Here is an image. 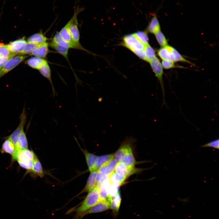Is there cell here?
<instances>
[{"mask_svg":"<svg viewBox=\"0 0 219 219\" xmlns=\"http://www.w3.org/2000/svg\"><path fill=\"white\" fill-rule=\"evenodd\" d=\"M27 63L32 68L39 70L47 62L43 58L37 57H33L27 61Z\"/></svg>","mask_w":219,"mask_h":219,"instance_id":"obj_17","label":"cell"},{"mask_svg":"<svg viewBox=\"0 0 219 219\" xmlns=\"http://www.w3.org/2000/svg\"><path fill=\"white\" fill-rule=\"evenodd\" d=\"M27 119L26 114L25 108L20 116V122L17 128L8 137L16 146L22 132L24 131V126Z\"/></svg>","mask_w":219,"mask_h":219,"instance_id":"obj_5","label":"cell"},{"mask_svg":"<svg viewBox=\"0 0 219 219\" xmlns=\"http://www.w3.org/2000/svg\"><path fill=\"white\" fill-rule=\"evenodd\" d=\"M96 171L90 172V174L88 179L86 185L83 190V192H88L92 190L96 186Z\"/></svg>","mask_w":219,"mask_h":219,"instance_id":"obj_20","label":"cell"},{"mask_svg":"<svg viewBox=\"0 0 219 219\" xmlns=\"http://www.w3.org/2000/svg\"><path fill=\"white\" fill-rule=\"evenodd\" d=\"M148 29L150 32L155 34L160 31V26L156 15L154 16L151 19L148 26Z\"/></svg>","mask_w":219,"mask_h":219,"instance_id":"obj_26","label":"cell"},{"mask_svg":"<svg viewBox=\"0 0 219 219\" xmlns=\"http://www.w3.org/2000/svg\"><path fill=\"white\" fill-rule=\"evenodd\" d=\"M115 155L113 153L98 157L95 165V171H96L103 165L107 164L114 158Z\"/></svg>","mask_w":219,"mask_h":219,"instance_id":"obj_19","label":"cell"},{"mask_svg":"<svg viewBox=\"0 0 219 219\" xmlns=\"http://www.w3.org/2000/svg\"><path fill=\"white\" fill-rule=\"evenodd\" d=\"M111 183L121 185L125 180L127 177L120 175L116 172H113L109 176Z\"/></svg>","mask_w":219,"mask_h":219,"instance_id":"obj_30","label":"cell"},{"mask_svg":"<svg viewBox=\"0 0 219 219\" xmlns=\"http://www.w3.org/2000/svg\"><path fill=\"white\" fill-rule=\"evenodd\" d=\"M28 173H32L41 177L44 175L42 165L37 157L34 161L32 169Z\"/></svg>","mask_w":219,"mask_h":219,"instance_id":"obj_25","label":"cell"},{"mask_svg":"<svg viewBox=\"0 0 219 219\" xmlns=\"http://www.w3.org/2000/svg\"><path fill=\"white\" fill-rule=\"evenodd\" d=\"M48 39L42 32H40L32 35L28 38L27 41L28 42L40 44L46 42Z\"/></svg>","mask_w":219,"mask_h":219,"instance_id":"obj_27","label":"cell"},{"mask_svg":"<svg viewBox=\"0 0 219 219\" xmlns=\"http://www.w3.org/2000/svg\"><path fill=\"white\" fill-rule=\"evenodd\" d=\"M36 157L33 151L27 148L17 150L14 161H17L19 165L26 169L28 173L32 169L34 161Z\"/></svg>","mask_w":219,"mask_h":219,"instance_id":"obj_2","label":"cell"},{"mask_svg":"<svg viewBox=\"0 0 219 219\" xmlns=\"http://www.w3.org/2000/svg\"><path fill=\"white\" fill-rule=\"evenodd\" d=\"M81 149L85 155L89 171L91 172L95 171V165L98 156L95 155L89 152L86 149Z\"/></svg>","mask_w":219,"mask_h":219,"instance_id":"obj_16","label":"cell"},{"mask_svg":"<svg viewBox=\"0 0 219 219\" xmlns=\"http://www.w3.org/2000/svg\"><path fill=\"white\" fill-rule=\"evenodd\" d=\"M124 45L132 51L135 50H144L145 46L134 35L128 34L123 38Z\"/></svg>","mask_w":219,"mask_h":219,"instance_id":"obj_7","label":"cell"},{"mask_svg":"<svg viewBox=\"0 0 219 219\" xmlns=\"http://www.w3.org/2000/svg\"><path fill=\"white\" fill-rule=\"evenodd\" d=\"M13 57H5L0 56V68L4 65L10 59Z\"/></svg>","mask_w":219,"mask_h":219,"instance_id":"obj_41","label":"cell"},{"mask_svg":"<svg viewBox=\"0 0 219 219\" xmlns=\"http://www.w3.org/2000/svg\"><path fill=\"white\" fill-rule=\"evenodd\" d=\"M134 35L145 46L148 44V38L146 33L144 32L138 31Z\"/></svg>","mask_w":219,"mask_h":219,"instance_id":"obj_35","label":"cell"},{"mask_svg":"<svg viewBox=\"0 0 219 219\" xmlns=\"http://www.w3.org/2000/svg\"><path fill=\"white\" fill-rule=\"evenodd\" d=\"M16 55L10 52L7 45L0 44V56L5 57H14Z\"/></svg>","mask_w":219,"mask_h":219,"instance_id":"obj_32","label":"cell"},{"mask_svg":"<svg viewBox=\"0 0 219 219\" xmlns=\"http://www.w3.org/2000/svg\"><path fill=\"white\" fill-rule=\"evenodd\" d=\"M120 185L119 184L111 183L109 188L108 198L109 201L111 198L118 192Z\"/></svg>","mask_w":219,"mask_h":219,"instance_id":"obj_37","label":"cell"},{"mask_svg":"<svg viewBox=\"0 0 219 219\" xmlns=\"http://www.w3.org/2000/svg\"><path fill=\"white\" fill-rule=\"evenodd\" d=\"M201 147H211L218 149L219 148V140L217 138L201 146Z\"/></svg>","mask_w":219,"mask_h":219,"instance_id":"obj_38","label":"cell"},{"mask_svg":"<svg viewBox=\"0 0 219 219\" xmlns=\"http://www.w3.org/2000/svg\"><path fill=\"white\" fill-rule=\"evenodd\" d=\"M26 43L24 39H21L11 42L7 45L10 52L17 55L22 51Z\"/></svg>","mask_w":219,"mask_h":219,"instance_id":"obj_14","label":"cell"},{"mask_svg":"<svg viewBox=\"0 0 219 219\" xmlns=\"http://www.w3.org/2000/svg\"><path fill=\"white\" fill-rule=\"evenodd\" d=\"M84 9L83 8L78 6L75 8L72 17L70 19L71 24L70 30L72 40L76 45L81 46L80 42V33L78 28L77 17L80 12Z\"/></svg>","mask_w":219,"mask_h":219,"instance_id":"obj_3","label":"cell"},{"mask_svg":"<svg viewBox=\"0 0 219 219\" xmlns=\"http://www.w3.org/2000/svg\"><path fill=\"white\" fill-rule=\"evenodd\" d=\"M154 73L159 81L162 92L163 101L162 105L166 104L165 100V90L163 78V71L162 64L155 57L149 62Z\"/></svg>","mask_w":219,"mask_h":219,"instance_id":"obj_4","label":"cell"},{"mask_svg":"<svg viewBox=\"0 0 219 219\" xmlns=\"http://www.w3.org/2000/svg\"><path fill=\"white\" fill-rule=\"evenodd\" d=\"M52 40L59 45L63 47L75 49V47L70 43L63 39L59 33H57L54 36Z\"/></svg>","mask_w":219,"mask_h":219,"instance_id":"obj_29","label":"cell"},{"mask_svg":"<svg viewBox=\"0 0 219 219\" xmlns=\"http://www.w3.org/2000/svg\"><path fill=\"white\" fill-rule=\"evenodd\" d=\"M131 140H127L123 144L115 155V159L117 163L121 162L126 154L131 150Z\"/></svg>","mask_w":219,"mask_h":219,"instance_id":"obj_11","label":"cell"},{"mask_svg":"<svg viewBox=\"0 0 219 219\" xmlns=\"http://www.w3.org/2000/svg\"><path fill=\"white\" fill-rule=\"evenodd\" d=\"M28 57L26 55H21L14 57L10 59L4 65L0 68V78Z\"/></svg>","mask_w":219,"mask_h":219,"instance_id":"obj_6","label":"cell"},{"mask_svg":"<svg viewBox=\"0 0 219 219\" xmlns=\"http://www.w3.org/2000/svg\"><path fill=\"white\" fill-rule=\"evenodd\" d=\"M49 46L62 55L67 61H68V49L59 45L53 40L49 43Z\"/></svg>","mask_w":219,"mask_h":219,"instance_id":"obj_22","label":"cell"},{"mask_svg":"<svg viewBox=\"0 0 219 219\" xmlns=\"http://www.w3.org/2000/svg\"><path fill=\"white\" fill-rule=\"evenodd\" d=\"M16 146L17 150L28 148L27 140L24 131L21 133Z\"/></svg>","mask_w":219,"mask_h":219,"instance_id":"obj_28","label":"cell"},{"mask_svg":"<svg viewBox=\"0 0 219 219\" xmlns=\"http://www.w3.org/2000/svg\"><path fill=\"white\" fill-rule=\"evenodd\" d=\"M117 162L115 158H113L107 163L105 172V175L109 176L115 170Z\"/></svg>","mask_w":219,"mask_h":219,"instance_id":"obj_33","label":"cell"},{"mask_svg":"<svg viewBox=\"0 0 219 219\" xmlns=\"http://www.w3.org/2000/svg\"><path fill=\"white\" fill-rule=\"evenodd\" d=\"M39 70L40 73L43 76L47 78L50 82L54 96L56 95H57L52 81L50 68L47 62Z\"/></svg>","mask_w":219,"mask_h":219,"instance_id":"obj_15","label":"cell"},{"mask_svg":"<svg viewBox=\"0 0 219 219\" xmlns=\"http://www.w3.org/2000/svg\"><path fill=\"white\" fill-rule=\"evenodd\" d=\"M121 201V197L119 191L116 194L112 197L110 199V209H111L114 212H118L120 205Z\"/></svg>","mask_w":219,"mask_h":219,"instance_id":"obj_24","label":"cell"},{"mask_svg":"<svg viewBox=\"0 0 219 219\" xmlns=\"http://www.w3.org/2000/svg\"><path fill=\"white\" fill-rule=\"evenodd\" d=\"M1 151L10 155L12 161H14L17 150L15 145L8 138L3 143Z\"/></svg>","mask_w":219,"mask_h":219,"instance_id":"obj_12","label":"cell"},{"mask_svg":"<svg viewBox=\"0 0 219 219\" xmlns=\"http://www.w3.org/2000/svg\"><path fill=\"white\" fill-rule=\"evenodd\" d=\"M39 44L33 42H28L24 47L22 51L19 53L20 55L30 54L34 49Z\"/></svg>","mask_w":219,"mask_h":219,"instance_id":"obj_31","label":"cell"},{"mask_svg":"<svg viewBox=\"0 0 219 219\" xmlns=\"http://www.w3.org/2000/svg\"><path fill=\"white\" fill-rule=\"evenodd\" d=\"M115 170V172L118 174L127 177L133 172V171L129 170L125 164L121 162L117 163Z\"/></svg>","mask_w":219,"mask_h":219,"instance_id":"obj_23","label":"cell"},{"mask_svg":"<svg viewBox=\"0 0 219 219\" xmlns=\"http://www.w3.org/2000/svg\"><path fill=\"white\" fill-rule=\"evenodd\" d=\"M132 51L140 58L145 60L146 54L144 50H137Z\"/></svg>","mask_w":219,"mask_h":219,"instance_id":"obj_40","label":"cell"},{"mask_svg":"<svg viewBox=\"0 0 219 219\" xmlns=\"http://www.w3.org/2000/svg\"><path fill=\"white\" fill-rule=\"evenodd\" d=\"M111 184L109 177L108 176L99 189L101 201L108 198L109 190Z\"/></svg>","mask_w":219,"mask_h":219,"instance_id":"obj_21","label":"cell"},{"mask_svg":"<svg viewBox=\"0 0 219 219\" xmlns=\"http://www.w3.org/2000/svg\"><path fill=\"white\" fill-rule=\"evenodd\" d=\"M121 162L125 164L129 170H134L136 161L132 149L124 157Z\"/></svg>","mask_w":219,"mask_h":219,"instance_id":"obj_18","label":"cell"},{"mask_svg":"<svg viewBox=\"0 0 219 219\" xmlns=\"http://www.w3.org/2000/svg\"><path fill=\"white\" fill-rule=\"evenodd\" d=\"M101 201L99 189L96 186L76 209L77 217H82L88 210Z\"/></svg>","mask_w":219,"mask_h":219,"instance_id":"obj_1","label":"cell"},{"mask_svg":"<svg viewBox=\"0 0 219 219\" xmlns=\"http://www.w3.org/2000/svg\"><path fill=\"white\" fill-rule=\"evenodd\" d=\"M49 43L46 42L39 44L34 49L30 55L44 58L49 53Z\"/></svg>","mask_w":219,"mask_h":219,"instance_id":"obj_13","label":"cell"},{"mask_svg":"<svg viewBox=\"0 0 219 219\" xmlns=\"http://www.w3.org/2000/svg\"><path fill=\"white\" fill-rule=\"evenodd\" d=\"M162 65V67L165 69H169L176 67L174 61L169 60H163Z\"/></svg>","mask_w":219,"mask_h":219,"instance_id":"obj_39","label":"cell"},{"mask_svg":"<svg viewBox=\"0 0 219 219\" xmlns=\"http://www.w3.org/2000/svg\"><path fill=\"white\" fill-rule=\"evenodd\" d=\"M155 34L158 43L161 46L163 47L168 45L166 39L161 31L157 32Z\"/></svg>","mask_w":219,"mask_h":219,"instance_id":"obj_36","label":"cell"},{"mask_svg":"<svg viewBox=\"0 0 219 219\" xmlns=\"http://www.w3.org/2000/svg\"><path fill=\"white\" fill-rule=\"evenodd\" d=\"M111 208L110 202L108 198L100 201L88 210L85 215L99 213L106 211Z\"/></svg>","mask_w":219,"mask_h":219,"instance_id":"obj_10","label":"cell"},{"mask_svg":"<svg viewBox=\"0 0 219 219\" xmlns=\"http://www.w3.org/2000/svg\"><path fill=\"white\" fill-rule=\"evenodd\" d=\"M145 61L149 62L155 56L154 50L149 44L145 46Z\"/></svg>","mask_w":219,"mask_h":219,"instance_id":"obj_34","label":"cell"},{"mask_svg":"<svg viewBox=\"0 0 219 219\" xmlns=\"http://www.w3.org/2000/svg\"><path fill=\"white\" fill-rule=\"evenodd\" d=\"M177 52L173 47L167 45L159 50L158 54L163 60L176 61V56Z\"/></svg>","mask_w":219,"mask_h":219,"instance_id":"obj_8","label":"cell"},{"mask_svg":"<svg viewBox=\"0 0 219 219\" xmlns=\"http://www.w3.org/2000/svg\"><path fill=\"white\" fill-rule=\"evenodd\" d=\"M71 24V20H70L65 25L61 30L59 33L61 37L67 42L73 45L75 49L86 50L85 48L82 46L77 45L73 41L71 35L70 27Z\"/></svg>","mask_w":219,"mask_h":219,"instance_id":"obj_9","label":"cell"}]
</instances>
